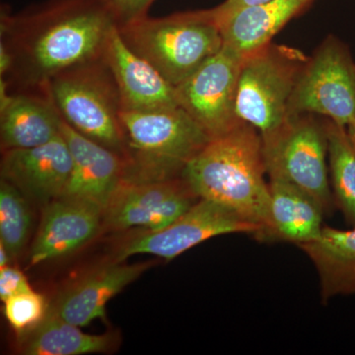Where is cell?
I'll use <instances>...</instances> for the list:
<instances>
[{
	"label": "cell",
	"instance_id": "6da1fadb",
	"mask_svg": "<svg viewBox=\"0 0 355 355\" xmlns=\"http://www.w3.org/2000/svg\"><path fill=\"white\" fill-rule=\"evenodd\" d=\"M116 27L101 0H46L18 14L4 9L0 44L12 60L4 78L20 92L44 95L53 77L104 60Z\"/></svg>",
	"mask_w": 355,
	"mask_h": 355
},
{
	"label": "cell",
	"instance_id": "7a4b0ae2",
	"mask_svg": "<svg viewBox=\"0 0 355 355\" xmlns=\"http://www.w3.org/2000/svg\"><path fill=\"white\" fill-rule=\"evenodd\" d=\"M263 140L249 123L212 137L182 173L198 198L211 200L261 228V241L270 216V188L266 181Z\"/></svg>",
	"mask_w": 355,
	"mask_h": 355
},
{
	"label": "cell",
	"instance_id": "3957f363",
	"mask_svg": "<svg viewBox=\"0 0 355 355\" xmlns=\"http://www.w3.org/2000/svg\"><path fill=\"white\" fill-rule=\"evenodd\" d=\"M125 135V182L166 181L182 177L210 137L177 107L121 114Z\"/></svg>",
	"mask_w": 355,
	"mask_h": 355
},
{
	"label": "cell",
	"instance_id": "277c9868",
	"mask_svg": "<svg viewBox=\"0 0 355 355\" xmlns=\"http://www.w3.org/2000/svg\"><path fill=\"white\" fill-rule=\"evenodd\" d=\"M118 28L130 49L175 87L223 46L212 8L161 18L146 16Z\"/></svg>",
	"mask_w": 355,
	"mask_h": 355
},
{
	"label": "cell",
	"instance_id": "5b68a950",
	"mask_svg": "<svg viewBox=\"0 0 355 355\" xmlns=\"http://www.w3.org/2000/svg\"><path fill=\"white\" fill-rule=\"evenodd\" d=\"M60 118L84 137L125 155L120 92L104 60L53 77L44 91Z\"/></svg>",
	"mask_w": 355,
	"mask_h": 355
},
{
	"label": "cell",
	"instance_id": "8992f818",
	"mask_svg": "<svg viewBox=\"0 0 355 355\" xmlns=\"http://www.w3.org/2000/svg\"><path fill=\"white\" fill-rule=\"evenodd\" d=\"M308 60L296 49L272 43L243 60L236 113L261 139L277 132L291 116V97Z\"/></svg>",
	"mask_w": 355,
	"mask_h": 355
},
{
	"label": "cell",
	"instance_id": "52a82bcc",
	"mask_svg": "<svg viewBox=\"0 0 355 355\" xmlns=\"http://www.w3.org/2000/svg\"><path fill=\"white\" fill-rule=\"evenodd\" d=\"M316 114H291L286 123L263 140L266 174L297 187L314 198L324 214L336 207L329 173L324 121Z\"/></svg>",
	"mask_w": 355,
	"mask_h": 355
},
{
	"label": "cell",
	"instance_id": "ba28073f",
	"mask_svg": "<svg viewBox=\"0 0 355 355\" xmlns=\"http://www.w3.org/2000/svg\"><path fill=\"white\" fill-rule=\"evenodd\" d=\"M320 114L355 139V62L349 46L328 37L299 77L289 114Z\"/></svg>",
	"mask_w": 355,
	"mask_h": 355
},
{
	"label": "cell",
	"instance_id": "9c48e42d",
	"mask_svg": "<svg viewBox=\"0 0 355 355\" xmlns=\"http://www.w3.org/2000/svg\"><path fill=\"white\" fill-rule=\"evenodd\" d=\"M243 60L223 44L220 51L176 86L180 108L190 114L210 139L242 123L236 113V97Z\"/></svg>",
	"mask_w": 355,
	"mask_h": 355
},
{
	"label": "cell",
	"instance_id": "30bf717a",
	"mask_svg": "<svg viewBox=\"0 0 355 355\" xmlns=\"http://www.w3.org/2000/svg\"><path fill=\"white\" fill-rule=\"evenodd\" d=\"M242 233L258 238L261 228L234 210L200 198L190 209L159 230L146 231L128 240L119 250L118 260L148 254L171 261L200 243L216 236Z\"/></svg>",
	"mask_w": 355,
	"mask_h": 355
},
{
	"label": "cell",
	"instance_id": "8fae6325",
	"mask_svg": "<svg viewBox=\"0 0 355 355\" xmlns=\"http://www.w3.org/2000/svg\"><path fill=\"white\" fill-rule=\"evenodd\" d=\"M198 200L182 177L142 183L123 181L105 209L103 229L159 230L183 216Z\"/></svg>",
	"mask_w": 355,
	"mask_h": 355
},
{
	"label": "cell",
	"instance_id": "7c38bea8",
	"mask_svg": "<svg viewBox=\"0 0 355 355\" xmlns=\"http://www.w3.org/2000/svg\"><path fill=\"white\" fill-rule=\"evenodd\" d=\"M104 211L97 203L65 196L44 205L30 251V265L67 256L85 246L103 228Z\"/></svg>",
	"mask_w": 355,
	"mask_h": 355
},
{
	"label": "cell",
	"instance_id": "4fadbf2b",
	"mask_svg": "<svg viewBox=\"0 0 355 355\" xmlns=\"http://www.w3.org/2000/svg\"><path fill=\"white\" fill-rule=\"evenodd\" d=\"M71 169V155L62 135L43 146L2 151L1 179L43 207L64 196Z\"/></svg>",
	"mask_w": 355,
	"mask_h": 355
},
{
	"label": "cell",
	"instance_id": "5bb4252c",
	"mask_svg": "<svg viewBox=\"0 0 355 355\" xmlns=\"http://www.w3.org/2000/svg\"><path fill=\"white\" fill-rule=\"evenodd\" d=\"M60 132L72 159L64 196L97 203L105 210L125 180L123 156L84 137L62 119Z\"/></svg>",
	"mask_w": 355,
	"mask_h": 355
},
{
	"label": "cell",
	"instance_id": "9a60e30c",
	"mask_svg": "<svg viewBox=\"0 0 355 355\" xmlns=\"http://www.w3.org/2000/svg\"><path fill=\"white\" fill-rule=\"evenodd\" d=\"M104 60L118 86L123 110L153 111L179 107L176 87L130 49L118 27L110 37Z\"/></svg>",
	"mask_w": 355,
	"mask_h": 355
},
{
	"label": "cell",
	"instance_id": "2e32d148",
	"mask_svg": "<svg viewBox=\"0 0 355 355\" xmlns=\"http://www.w3.org/2000/svg\"><path fill=\"white\" fill-rule=\"evenodd\" d=\"M0 83L2 151L43 146L62 135V118L48 97L28 92L10 94L6 79Z\"/></svg>",
	"mask_w": 355,
	"mask_h": 355
},
{
	"label": "cell",
	"instance_id": "e0dca14e",
	"mask_svg": "<svg viewBox=\"0 0 355 355\" xmlns=\"http://www.w3.org/2000/svg\"><path fill=\"white\" fill-rule=\"evenodd\" d=\"M148 265L128 266L116 261L97 268L74 282L50 307L65 321L80 328L96 319L105 320L110 300L139 279Z\"/></svg>",
	"mask_w": 355,
	"mask_h": 355
},
{
	"label": "cell",
	"instance_id": "ac0fdd59",
	"mask_svg": "<svg viewBox=\"0 0 355 355\" xmlns=\"http://www.w3.org/2000/svg\"><path fill=\"white\" fill-rule=\"evenodd\" d=\"M313 0H270L216 19L223 44L243 58L272 43L273 37Z\"/></svg>",
	"mask_w": 355,
	"mask_h": 355
},
{
	"label": "cell",
	"instance_id": "d6986e66",
	"mask_svg": "<svg viewBox=\"0 0 355 355\" xmlns=\"http://www.w3.org/2000/svg\"><path fill=\"white\" fill-rule=\"evenodd\" d=\"M270 216L261 241L302 245L317 239L323 230L324 210L297 187L270 179Z\"/></svg>",
	"mask_w": 355,
	"mask_h": 355
},
{
	"label": "cell",
	"instance_id": "ffe728a7",
	"mask_svg": "<svg viewBox=\"0 0 355 355\" xmlns=\"http://www.w3.org/2000/svg\"><path fill=\"white\" fill-rule=\"evenodd\" d=\"M298 247L316 266L324 304L336 296L355 294V226H324L317 239Z\"/></svg>",
	"mask_w": 355,
	"mask_h": 355
},
{
	"label": "cell",
	"instance_id": "44dd1931",
	"mask_svg": "<svg viewBox=\"0 0 355 355\" xmlns=\"http://www.w3.org/2000/svg\"><path fill=\"white\" fill-rule=\"evenodd\" d=\"M49 307L48 314L41 324L21 336V354L83 355L107 352L113 347V336L89 335Z\"/></svg>",
	"mask_w": 355,
	"mask_h": 355
},
{
	"label": "cell",
	"instance_id": "7402d4cb",
	"mask_svg": "<svg viewBox=\"0 0 355 355\" xmlns=\"http://www.w3.org/2000/svg\"><path fill=\"white\" fill-rule=\"evenodd\" d=\"M324 121L334 200L345 221L355 226V139L333 121Z\"/></svg>",
	"mask_w": 355,
	"mask_h": 355
},
{
	"label": "cell",
	"instance_id": "603a6c76",
	"mask_svg": "<svg viewBox=\"0 0 355 355\" xmlns=\"http://www.w3.org/2000/svg\"><path fill=\"white\" fill-rule=\"evenodd\" d=\"M32 214L28 198L16 187L0 183V244L12 259L18 258L31 234Z\"/></svg>",
	"mask_w": 355,
	"mask_h": 355
},
{
	"label": "cell",
	"instance_id": "cb8c5ba5",
	"mask_svg": "<svg viewBox=\"0 0 355 355\" xmlns=\"http://www.w3.org/2000/svg\"><path fill=\"white\" fill-rule=\"evenodd\" d=\"M3 303L7 322L19 336L38 327L50 307L44 296L33 289L7 299Z\"/></svg>",
	"mask_w": 355,
	"mask_h": 355
},
{
	"label": "cell",
	"instance_id": "d4e9b609",
	"mask_svg": "<svg viewBox=\"0 0 355 355\" xmlns=\"http://www.w3.org/2000/svg\"><path fill=\"white\" fill-rule=\"evenodd\" d=\"M113 16L118 27L146 17L155 0H101Z\"/></svg>",
	"mask_w": 355,
	"mask_h": 355
},
{
	"label": "cell",
	"instance_id": "484cf974",
	"mask_svg": "<svg viewBox=\"0 0 355 355\" xmlns=\"http://www.w3.org/2000/svg\"><path fill=\"white\" fill-rule=\"evenodd\" d=\"M30 291L32 287L21 270L9 266L0 268V299L2 302Z\"/></svg>",
	"mask_w": 355,
	"mask_h": 355
},
{
	"label": "cell",
	"instance_id": "4316f807",
	"mask_svg": "<svg viewBox=\"0 0 355 355\" xmlns=\"http://www.w3.org/2000/svg\"><path fill=\"white\" fill-rule=\"evenodd\" d=\"M270 0H225L218 6L214 7V12L216 19L226 17L236 11L241 10L246 7L257 6V4L265 3Z\"/></svg>",
	"mask_w": 355,
	"mask_h": 355
},
{
	"label": "cell",
	"instance_id": "83f0119b",
	"mask_svg": "<svg viewBox=\"0 0 355 355\" xmlns=\"http://www.w3.org/2000/svg\"><path fill=\"white\" fill-rule=\"evenodd\" d=\"M10 260V256H9L6 247L0 244V268H6V266H8L9 261Z\"/></svg>",
	"mask_w": 355,
	"mask_h": 355
}]
</instances>
